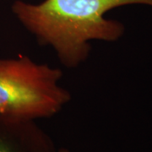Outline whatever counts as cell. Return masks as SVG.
I'll return each instance as SVG.
<instances>
[{
	"instance_id": "1",
	"label": "cell",
	"mask_w": 152,
	"mask_h": 152,
	"mask_svg": "<svg viewBox=\"0 0 152 152\" xmlns=\"http://www.w3.org/2000/svg\"><path fill=\"white\" fill-rule=\"evenodd\" d=\"M129 4L152 7V0H44L38 4L17 0L12 10L39 43L50 46L62 64L74 69L88 58L92 41L112 42L124 36V24L104 15Z\"/></svg>"
},
{
	"instance_id": "2",
	"label": "cell",
	"mask_w": 152,
	"mask_h": 152,
	"mask_svg": "<svg viewBox=\"0 0 152 152\" xmlns=\"http://www.w3.org/2000/svg\"><path fill=\"white\" fill-rule=\"evenodd\" d=\"M62 77L59 69L26 56L0 59V114L36 120L58 113L71 100L59 85Z\"/></svg>"
},
{
	"instance_id": "3",
	"label": "cell",
	"mask_w": 152,
	"mask_h": 152,
	"mask_svg": "<svg viewBox=\"0 0 152 152\" xmlns=\"http://www.w3.org/2000/svg\"><path fill=\"white\" fill-rule=\"evenodd\" d=\"M0 152H58L35 120L0 114Z\"/></svg>"
},
{
	"instance_id": "4",
	"label": "cell",
	"mask_w": 152,
	"mask_h": 152,
	"mask_svg": "<svg viewBox=\"0 0 152 152\" xmlns=\"http://www.w3.org/2000/svg\"><path fill=\"white\" fill-rule=\"evenodd\" d=\"M58 152H69V151L68 150L64 149V148H61V149L58 150Z\"/></svg>"
}]
</instances>
